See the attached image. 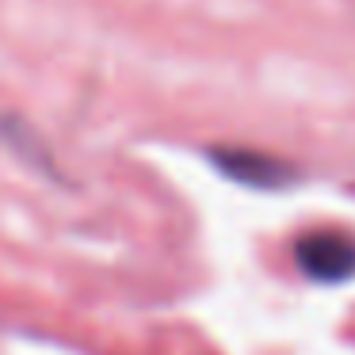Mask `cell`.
Segmentation results:
<instances>
[{"label":"cell","mask_w":355,"mask_h":355,"mask_svg":"<svg viewBox=\"0 0 355 355\" xmlns=\"http://www.w3.org/2000/svg\"><path fill=\"white\" fill-rule=\"evenodd\" d=\"M294 263L313 283H347L355 275V237L344 230H313L294 241Z\"/></svg>","instance_id":"obj_1"},{"label":"cell","mask_w":355,"mask_h":355,"mask_svg":"<svg viewBox=\"0 0 355 355\" xmlns=\"http://www.w3.org/2000/svg\"><path fill=\"white\" fill-rule=\"evenodd\" d=\"M210 157H214V164L225 176L245 184V187H263V191L271 187V191H275V187L298 180V172L286 161H279V157H271V153H256V149H214Z\"/></svg>","instance_id":"obj_2"}]
</instances>
